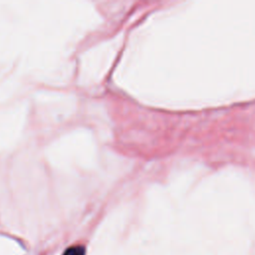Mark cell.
Listing matches in <instances>:
<instances>
[{"mask_svg":"<svg viewBox=\"0 0 255 255\" xmlns=\"http://www.w3.org/2000/svg\"><path fill=\"white\" fill-rule=\"evenodd\" d=\"M86 249L83 245H72L65 249L63 255H85Z\"/></svg>","mask_w":255,"mask_h":255,"instance_id":"obj_1","label":"cell"}]
</instances>
